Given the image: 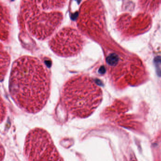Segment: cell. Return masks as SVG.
I'll return each instance as SVG.
<instances>
[{"label": "cell", "mask_w": 161, "mask_h": 161, "mask_svg": "<svg viewBox=\"0 0 161 161\" xmlns=\"http://www.w3.org/2000/svg\"><path fill=\"white\" fill-rule=\"evenodd\" d=\"M6 116V107L4 103H3V101L1 102V122L4 120Z\"/></svg>", "instance_id": "cell-6"}, {"label": "cell", "mask_w": 161, "mask_h": 161, "mask_svg": "<svg viewBox=\"0 0 161 161\" xmlns=\"http://www.w3.org/2000/svg\"><path fill=\"white\" fill-rule=\"evenodd\" d=\"M64 1H23L20 12L28 32L33 37L44 40L53 34L62 24L63 14L58 11Z\"/></svg>", "instance_id": "cell-3"}, {"label": "cell", "mask_w": 161, "mask_h": 161, "mask_svg": "<svg viewBox=\"0 0 161 161\" xmlns=\"http://www.w3.org/2000/svg\"><path fill=\"white\" fill-rule=\"evenodd\" d=\"M9 88L11 98L20 109L36 114L44 108L50 97V74L38 58L21 57L12 64Z\"/></svg>", "instance_id": "cell-1"}, {"label": "cell", "mask_w": 161, "mask_h": 161, "mask_svg": "<svg viewBox=\"0 0 161 161\" xmlns=\"http://www.w3.org/2000/svg\"><path fill=\"white\" fill-rule=\"evenodd\" d=\"M101 88L88 76L76 75L63 86L60 101L68 115L72 118L90 116L102 101Z\"/></svg>", "instance_id": "cell-2"}, {"label": "cell", "mask_w": 161, "mask_h": 161, "mask_svg": "<svg viewBox=\"0 0 161 161\" xmlns=\"http://www.w3.org/2000/svg\"><path fill=\"white\" fill-rule=\"evenodd\" d=\"M24 154L27 161H64L50 134L40 127L31 129L27 134Z\"/></svg>", "instance_id": "cell-4"}, {"label": "cell", "mask_w": 161, "mask_h": 161, "mask_svg": "<svg viewBox=\"0 0 161 161\" xmlns=\"http://www.w3.org/2000/svg\"><path fill=\"white\" fill-rule=\"evenodd\" d=\"M84 40L75 28H64L55 34L49 42V46L57 55L63 57L75 56L80 52Z\"/></svg>", "instance_id": "cell-5"}]
</instances>
